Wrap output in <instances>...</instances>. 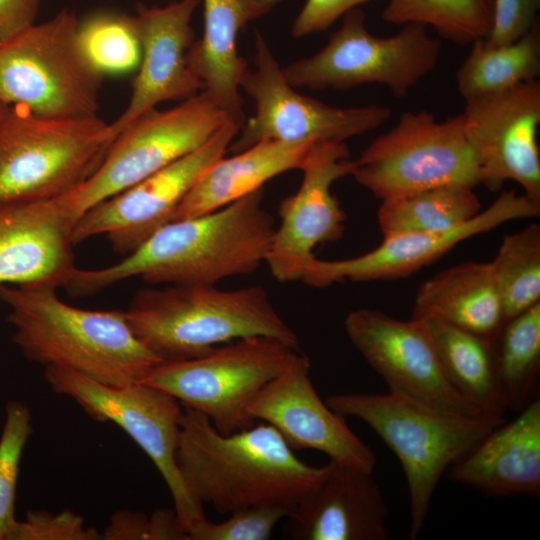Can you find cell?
<instances>
[{
  "mask_svg": "<svg viewBox=\"0 0 540 540\" xmlns=\"http://www.w3.org/2000/svg\"><path fill=\"white\" fill-rule=\"evenodd\" d=\"M310 360L298 352L288 367L269 381L251 402L254 419L272 425L292 450L321 451L339 464L373 472L376 456L318 396L310 378Z\"/></svg>",
  "mask_w": 540,
  "mask_h": 540,
  "instance_id": "obj_19",
  "label": "cell"
},
{
  "mask_svg": "<svg viewBox=\"0 0 540 540\" xmlns=\"http://www.w3.org/2000/svg\"><path fill=\"white\" fill-rule=\"evenodd\" d=\"M40 0H0V43L35 23Z\"/></svg>",
  "mask_w": 540,
  "mask_h": 540,
  "instance_id": "obj_39",
  "label": "cell"
},
{
  "mask_svg": "<svg viewBox=\"0 0 540 540\" xmlns=\"http://www.w3.org/2000/svg\"><path fill=\"white\" fill-rule=\"evenodd\" d=\"M327 471L285 518L296 540H386L388 506L372 472L330 460Z\"/></svg>",
  "mask_w": 540,
  "mask_h": 540,
  "instance_id": "obj_21",
  "label": "cell"
},
{
  "mask_svg": "<svg viewBox=\"0 0 540 540\" xmlns=\"http://www.w3.org/2000/svg\"><path fill=\"white\" fill-rule=\"evenodd\" d=\"M184 408L177 468L191 495L219 514L257 506L292 510L327 471V464L300 460L266 422L223 435L206 415Z\"/></svg>",
  "mask_w": 540,
  "mask_h": 540,
  "instance_id": "obj_2",
  "label": "cell"
},
{
  "mask_svg": "<svg viewBox=\"0 0 540 540\" xmlns=\"http://www.w3.org/2000/svg\"><path fill=\"white\" fill-rule=\"evenodd\" d=\"M44 379L54 393L69 397L96 421L115 423L139 445L162 475L174 510L187 531L206 518L202 504L188 491L176 464L183 412L177 399L141 382L105 384L59 366H46Z\"/></svg>",
  "mask_w": 540,
  "mask_h": 540,
  "instance_id": "obj_12",
  "label": "cell"
},
{
  "mask_svg": "<svg viewBox=\"0 0 540 540\" xmlns=\"http://www.w3.org/2000/svg\"><path fill=\"white\" fill-rule=\"evenodd\" d=\"M114 141L95 115L49 118L9 106L0 119V202L50 201L98 168Z\"/></svg>",
  "mask_w": 540,
  "mask_h": 540,
  "instance_id": "obj_6",
  "label": "cell"
},
{
  "mask_svg": "<svg viewBox=\"0 0 540 540\" xmlns=\"http://www.w3.org/2000/svg\"><path fill=\"white\" fill-rule=\"evenodd\" d=\"M480 209L473 188L442 185L382 199L377 220L383 237L443 231L469 221Z\"/></svg>",
  "mask_w": 540,
  "mask_h": 540,
  "instance_id": "obj_29",
  "label": "cell"
},
{
  "mask_svg": "<svg viewBox=\"0 0 540 540\" xmlns=\"http://www.w3.org/2000/svg\"><path fill=\"white\" fill-rule=\"evenodd\" d=\"M9 106L3 102L0 101V119L2 118V116L6 113V111L8 110Z\"/></svg>",
  "mask_w": 540,
  "mask_h": 540,
  "instance_id": "obj_42",
  "label": "cell"
},
{
  "mask_svg": "<svg viewBox=\"0 0 540 540\" xmlns=\"http://www.w3.org/2000/svg\"><path fill=\"white\" fill-rule=\"evenodd\" d=\"M375 0H306L292 25L296 38L324 31L348 11Z\"/></svg>",
  "mask_w": 540,
  "mask_h": 540,
  "instance_id": "obj_38",
  "label": "cell"
},
{
  "mask_svg": "<svg viewBox=\"0 0 540 540\" xmlns=\"http://www.w3.org/2000/svg\"><path fill=\"white\" fill-rule=\"evenodd\" d=\"M365 19L360 8L345 13L320 51L282 68L287 82L319 90L379 84L401 98L436 67L442 44L427 27L406 24L392 36L379 37L369 32Z\"/></svg>",
  "mask_w": 540,
  "mask_h": 540,
  "instance_id": "obj_9",
  "label": "cell"
},
{
  "mask_svg": "<svg viewBox=\"0 0 540 540\" xmlns=\"http://www.w3.org/2000/svg\"><path fill=\"white\" fill-rule=\"evenodd\" d=\"M230 120L206 143L81 215L71 230L73 244L103 235L113 250L127 255L175 213L204 171L227 152L240 130Z\"/></svg>",
  "mask_w": 540,
  "mask_h": 540,
  "instance_id": "obj_15",
  "label": "cell"
},
{
  "mask_svg": "<svg viewBox=\"0 0 540 540\" xmlns=\"http://www.w3.org/2000/svg\"><path fill=\"white\" fill-rule=\"evenodd\" d=\"M254 63L256 69H247L241 77L240 89L253 99L256 110L231 142L228 150L234 154L265 140L345 142L380 127L391 116L381 105L335 107L297 93L259 32Z\"/></svg>",
  "mask_w": 540,
  "mask_h": 540,
  "instance_id": "obj_13",
  "label": "cell"
},
{
  "mask_svg": "<svg viewBox=\"0 0 540 540\" xmlns=\"http://www.w3.org/2000/svg\"><path fill=\"white\" fill-rule=\"evenodd\" d=\"M298 349L267 336L237 339L190 359L161 361L139 381L206 415L223 435L254 425L248 408Z\"/></svg>",
  "mask_w": 540,
  "mask_h": 540,
  "instance_id": "obj_8",
  "label": "cell"
},
{
  "mask_svg": "<svg viewBox=\"0 0 540 540\" xmlns=\"http://www.w3.org/2000/svg\"><path fill=\"white\" fill-rule=\"evenodd\" d=\"M423 320L450 381L483 413L503 417L507 410L497 381L492 339L468 332L437 318Z\"/></svg>",
  "mask_w": 540,
  "mask_h": 540,
  "instance_id": "obj_27",
  "label": "cell"
},
{
  "mask_svg": "<svg viewBox=\"0 0 540 540\" xmlns=\"http://www.w3.org/2000/svg\"><path fill=\"white\" fill-rule=\"evenodd\" d=\"M124 313L135 336L162 361L200 357L219 344L252 336L299 348L296 333L259 285L235 290L215 285L146 288Z\"/></svg>",
  "mask_w": 540,
  "mask_h": 540,
  "instance_id": "obj_4",
  "label": "cell"
},
{
  "mask_svg": "<svg viewBox=\"0 0 540 540\" xmlns=\"http://www.w3.org/2000/svg\"><path fill=\"white\" fill-rule=\"evenodd\" d=\"M149 517L127 509L116 511L102 532L105 540H148Z\"/></svg>",
  "mask_w": 540,
  "mask_h": 540,
  "instance_id": "obj_40",
  "label": "cell"
},
{
  "mask_svg": "<svg viewBox=\"0 0 540 540\" xmlns=\"http://www.w3.org/2000/svg\"><path fill=\"white\" fill-rule=\"evenodd\" d=\"M325 402L345 418L364 421L400 461L409 494L411 539L423 528L441 476L505 421L503 417L443 413L391 391L334 394Z\"/></svg>",
  "mask_w": 540,
  "mask_h": 540,
  "instance_id": "obj_5",
  "label": "cell"
},
{
  "mask_svg": "<svg viewBox=\"0 0 540 540\" xmlns=\"http://www.w3.org/2000/svg\"><path fill=\"white\" fill-rule=\"evenodd\" d=\"M494 427L447 470V477L495 498L540 494V399Z\"/></svg>",
  "mask_w": 540,
  "mask_h": 540,
  "instance_id": "obj_23",
  "label": "cell"
},
{
  "mask_svg": "<svg viewBox=\"0 0 540 540\" xmlns=\"http://www.w3.org/2000/svg\"><path fill=\"white\" fill-rule=\"evenodd\" d=\"M461 114L479 160L482 184L497 191L505 181H515L524 195L540 204L539 80L466 102Z\"/></svg>",
  "mask_w": 540,
  "mask_h": 540,
  "instance_id": "obj_17",
  "label": "cell"
},
{
  "mask_svg": "<svg viewBox=\"0 0 540 540\" xmlns=\"http://www.w3.org/2000/svg\"><path fill=\"white\" fill-rule=\"evenodd\" d=\"M353 169L345 142L320 143L311 150L300 168V187L279 204L281 222L265 261L275 279L302 281L316 258L313 249L343 236L346 214L331 187Z\"/></svg>",
  "mask_w": 540,
  "mask_h": 540,
  "instance_id": "obj_16",
  "label": "cell"
},
{
  "mask_svg": "<svg viewBox=\"0 0 540 540\" xmlns=\"http://www.w3.org/2000/svg\"><path fill=\"white\" fill-rule=\"evenodd\" d=\"M72 227L58 198L0 202V284L64 287L76 269Z\"/></svg>",
  "mask_w": 540,
  "mask_h": 540,
  "instance_id": "obj_22",
  "label": "cell"
},
{
  "mask_svg": "<svg viewBox=\"0 0 540 540\" xmlns=\"http://www.w3.org/2000/svg\"><path fill=\"white\" fill-rule=\"evenodd\" d=\"M493 0H388L385 22L418 24L440 37L466 45L484 38L491 26Z\"/></svg>",
  "mask_w": 540,
  "mask_h": 540,
  "instance_id": "obj_31",
  "label": "cell"
},
{
  "mask_svg": "<svg viewBox=\"0 0 540 540\" xmlns=\"http://www.w3.org/2000/svg\"><path fill=\"white\" fill-rule=\"evenodd\" d=\"M382 199L442 185L482 184L462 114L438 121L426 110L404 112L354 160L352 175Z\"/></svg>",
  "mask_w": 540,
  "mask_h": 540,
  "instance_id": "obj_11",
  "label": "cell"
},
{
  "mask_svg": "<svg viewBox=\"0 0 540 540\" xmlns=\"http://www.w3.org/2000/svg\"><path fill=\"white\" fill-rule=\"evenodd\" d=\"M540 0H493L490 29L483 38L492 46L511 44L537 24Z\"/></svg>",
  "mask_w": 540,
  "mask_h": 540,
  "instance_id": "obj_37",
  "label": "cell"
},
{
  "mask_svg": "<svg viewBox=\"0 0 540 540\" xmlns=\"http://www.w3.org/2000/svg\"><path fill=\"white\" fill-rule=\"evenodd\" d=\"M0 300L12 341L28 361L111 385L139 382L162 361L135 336L124 311L74 307L44 286L0 284Z\"/></svg>",
  "mask_w": 540,
  "mask_h": 540,
  "instance_id": "obj_3",
  "label": "cell"
},
{
  "mask_svg": "<svg viewBox=\"0 0 540 540\" xmlns=\"http://www.w3.org/2000/svg\"><path fill=\"white\" fill-rule=\"evenodd\" d=\"M9 540H103V537L70 509L56 514L47 510H28L23 520H17Z\"/></svg>",
  "mask_w": 540,
  "mask_h": 540,
  "instance_id": "obj_36",
  "label": "cell"
},
{
  "mask_svg": "<svg viewBox=\"0 0 540 540\" xmlns=\"http://www.w3.org/2000/svg\"><path fill=\"white\" fill-rule=\"evenodd\" d=\"M320 143L265 140L209 166L179 205L174 220L222 208L263 188L272 178L300 169Z\"/></svg>",
  "mask_w": 540,
  "mask_h": 540,
  "instance_id": "obj_25",
  "label": "cell"
},
{
  "mask_svg": "<svg viewBox=\"0 0 540 540\" xmlns=\"http://www.w3.org/2000/svg\"><path fill=\"white\" fill-rule=\"evenodd\" d=\"M230 120L205 91L171 109L155 108L118 134L93 174L59 204L74 225L97 203L202 146Z\"/></svg>",
  "mask_w": 540,
  "mask_h": 540,
  "instance_id": "obj_10",
  "label": "cell"
},
{
  "mask_svg": "<svg viewBox=\"0 0 540 540\" xmlns=\"http://www.w3.org/2000/svg\"><path fill=\"white\" fill-rule=\"evenodd\" d=\"M504 322L540 302V226L503 237L491 261Z\"/></svg>",
  "mask_w": 540,
  "mask_h": 540,
  "instance_id": "obj_32",
  "label": "cell"
},
{
  "mask_svg": "<svg viewBox=\"0 0 540 540\" xmlns=\"http://www.w3.org/2000/svg\"><path fill=\"white\" fill-rule=\"evenodd\" d=\"M77 41L88 64L102 77L137 71L141 42L134 16L96 12L78 23Z\"/></svg>",
  "mask_w": 540,
  "mask_h": 540,
  "instance_id": "obj_33",
  "label": "cell"
},
{
  "mask_svg": "<svg viewBox=\"0 0 540 540\" xmlns=\"http://www.w3.org/2000/svg\"><path fill=\"white\" fill-rule=\"evenodd\" d=\"M540 74V25L518 41L492 46L483 38L471 43L456 72V86L464 102L497 95Z\"/></svg>",
  "mask_w": 540,
  "mask_h": 540,
  "instance_id": "obj_28",
  "label": "cell"
},
{
  "mask_svg": "<svg viewBox=\"0 0 540 540\" xmlns=\"http://www.w3.org/2000/svg\"><path fill=\"white\" fill-rule=\"evenodd\" d=\"M263 199L264 187L217 210L171 221L115 264L76 268L64 287L83 297L136 277L189 286L253 273L265 263L276 229Z\"/></svg>",
  "mask_w": 540,
  "mask_h": 540,
  "instance_id": "obj_1",
  "label": "cell"
},
{
  "mask_svg": "<svg viewBox=\"0 0 540 540\" xmlns=\"http://www.w3.org/2000/svg\"><path fill=\"white\" fill-rule=\"evenodd\" d=\"M344 328L389 391L451 415L490 416L452 384L423 320L402 321L378 310L358 308L347 314Z\"/></svg>",
  "mask_w": 540,
  "mask_h": 540,
  "instance_id": "obj_14",
  "label": "cell"
},
{
  "mask_svg": "<svg viewBox=\"0 0 540 540\" xmlns=\"http://www.w3.org/2000/svg\"><path fill=\"white\" fill-rule=\"evenodd\" d=\"M32 432L29 407L18 400L8 401L0 436V540H9L17 523L15 500L20 462Z\"/></svg>",
  "mask_w": 540,
  "mask_h": 540,
  "instance_id": "obj_34",
  "label": "cell"
},
{
  "mask_svg": "<svg viewBox=\"0 0 540 540\" xmlns=\"http://www.w3.org/2000/svg\"><path fill=\"white\" fill-rule=\"evenodd\" d=\"M425 316L493 339L504 316L491 262L462 263L425 281L412 317Z\"/></svg>",
  "mask_w": 540,
  "mask_h": 540,
  "instance_id": "obj_26",
  "label": "cell"
},
{
  "mask_svg": "<svg viewBox=\"0 0 540 540\" xmlns=\"http://www.w3.org/2000/svg\"><path fill=\"white\" fill-rule=\"evenodd\" d=\"M290 512L281 506L249 507L230 513L220 523L200 520L188 529V535L190 540H267Z\"/></svg>",
  "mask_w": 540,
  "mask_h": 540,
  "instance_id": "obj_35",
  "label": "cell"
},
{
  "mask_svg": "<svg viewBox=\"0 0 540 540\" xmlns=\"http://www.w3.org/2000/svg\"><path fill=\"white\" fill-rule=\"evenodd\" d=\"M148 540H190L173 509L159 508L149 517Z\"/></svg>",
  "mask_w": 540,
  "mask_h": 540,
  "instance_id": "obj_41",
  "label": "cell"
},
{
  "mask_svg": "<svg viewBox=\"0 0 540 540\" xmlns=\"http://www.w3.org/2000/svg\"><path fill=\"white\" fill-rule=\"evenodd\" d=\"M492 342L503 402L519 412L538 397L540 302L504 322Z\"/></svg>",
  "mask_w": 540,
  "mask_h": 540,
  "instance_id": "obj_30",
  "label": "cell"
},
{
  "mask_svg": "<svg viewBox=\"0 0 540 540\" xmlns=\"http://www.w3.org/2000/svg\"><path fill=\"white\" fill-rule=\"evenodd\" d=\"M67 9L0 43V101L49 118L95 115L102 82L85 60Z\"/></svg>",
  "mask_w": 540,
  "mask_h": 540,
  "instance_id": "obj_7",
  "label": "cell"
},
{
  "mask_svg": "<svg viewBox=\"0 0 540 540\" xmlns=\"http://www.w3.org/2000/svg\"><path fill=\"white\" fill-rule=\"evenodd\" d=\"M283 0H201L204 27L187 55L192 72L211 99L242 126L245 121L240 80L248 69L237 50L239 32L273 10Z\"/></svg>",
  "mask_w": 540,
  "mask_h": 540,
  "instance_id": "obj_24",
  "label": "cell"
},
{
  "mask_svg": "<svg viewBox=\"0 0 540 540\" xmlns=\"http://www.w3.org/2000/svg\"><path fill=\"white\" fill-rule=\"evenodd\" d=\"M201 0H177L165 6L139 3L135 20L141 60L125 110L110 123L114 139L159 104L185 100L203 91L202 81L189 67L187 55L195 41L191 26Z\"/></svg>",
  "mask_w": 540,
  "mask_h": 540,
  "instance_id": "obj_20",
  "label": "cell"
},
{
  "mask_svg": "<svg viewBox=\"0 0 540 540\" xmlns=\"http://www.w3.org/2000/svg\"><path fill=\"white\" fill-rule=\"evenodd\" d=\"M539 213L540 204L514 190L505 191L487 209L453 228L385 236L374 250L349 259L315 258L302 281L309 286L322 288L344 280L362 282L404 278L470 237L508 221L535 217Z\"/></svg>",
  "mask_w": 540,
  "mask_h": 540,
  "instance_id": "obj_18",
  "label": "cell"
}]
</instances>
